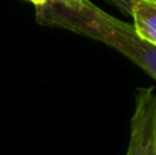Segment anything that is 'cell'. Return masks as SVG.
Returning a JSON list of instances; mask_svg holds the SVG:
<instances>
[{
	"label": "cell",
	"mask_w": 156,
	"mask_h": 155,
	"mask_svg": "<svg viewBox=\"0 0 156 155\" xmlns=\"http://www.w3.org/2000/svg\"><path fill=\"white\" fill-rule=\"evenodd\" d=\"M40 24L61 28L108 44L127 56L156 81V46L143 40L132 24L102 11L90 0H49L37 6Z\"/></svg>",
	"instance_id": "obj_1"
},
{
	"label": "cell",
	"mask_w": 156,
	"mask_h": 155,
	"mask_svg": "<svg viewBox=\"0 0 156 155\" xmlns=\"http://www.w3.org/2000/svg\"><path fill=\"white\" fill-rule=\"evenodd\" d=\"M126 155H156V90L138 88Z\"/></svg>",
	"instance_id": "obj_2"
},
{
	"label": "cell",
	"mask_w": 156,
	"mask_h": 155,
	"mask_svg": "<svg viewBox=\"0 0 156 155\" xmlns=\"http://www.w3.org/2000/svg\"><path fill=\"white\" fill-rule=\"evenodd\" d=\"M132 15V28L146 41L156 46V2L153 0H135L129 12Z\"/></svg>",
	"instance_id": "obj_3"
},
{
	"label": "cell",
	"mask_w": 156,
	"mask_h": 155,
	"mask_svg": "<svg viewBox=\"0 0 156 155\" xmlns=\"http://www.w3.org/2000/svg\"><path fill=\"white\" fill-rule=\"evenodd\" d=\"M117 6H120L124 12H129V8H130V5L135 2V0H112ZM153 2H156V0H153Z\"/></svg>",
	"instance_id": "obj_4"
},
{
	"label": "cell",
	"mask_w": 156,
	"mask_h": 155,
	"mask_svg": "<svg viewBox=\"0 0 156 155\" xmlns=\"http://www.w3.org/2000/svg\"><path fill=\"white\" fill-rule=\"evenodd\" d=\"M27 2H30V3H34L35 6H41V5H44V3H47L49 0H27Z\"/></svg>",
	"instance_id": "obj_5"
}]
</instances>
